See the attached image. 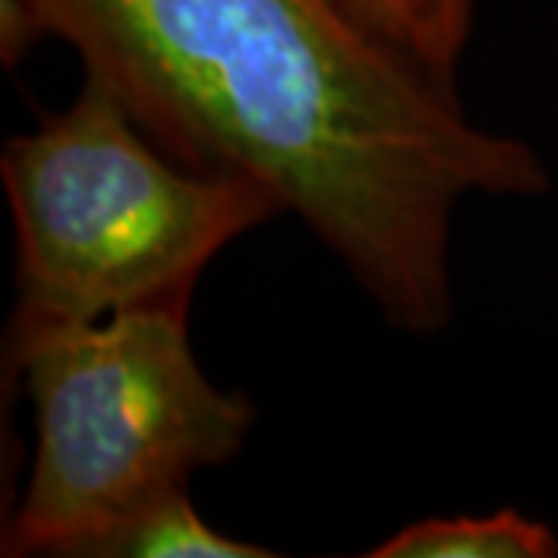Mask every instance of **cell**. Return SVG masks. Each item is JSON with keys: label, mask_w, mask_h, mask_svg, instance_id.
Listing matches in <instances>:
<instances>
[{"label": "cell", "mask_w": 558, "mask_h": 558, "mask_svg": "<svg viewBox=\"0 0 558 558\" xmlns=\"http://www.w3.org/2000/svg\"><path fill=\"white\" fill-rule=\"evenodd\" d=\"M32 7L168 156L258 180L407 332L450 319L459 202L549 183L534 146L475 124L348 0Z\"/></svg>", "instance_id": "obj_1"}, {"label": "cell", "mask_w": 558, "mask_h": 558, "mask_svg": "<svg viewBox=\"0 0 558 558\" xmlns=\"http://www.w3.org/2000/svg\"><path fill=\"white\" fill-rule=\"evenodd\" d=\"M190 301L10 329L7 373L35 410V462L3 556L87 558L153 499L236 457L255 410L190 344Z\"/></svg>", "instance_id": "obj_2"}, {"label": "cell", "mask_w": 558, "mask_h": 558, "mask_svg": "<svg viewBox=\"0 0 558 558\" xmlns=\"http://www.w3.org/2000/svg\"><path fill=\"white\" fill-rule=\"evenodd\" d=\"M0 178L16 233L10 329L190 301L223 245L282 211L258 180L168 156L87 75L69 109L7 140Z\"/></svg>", "instance_id": "obj_3"}, {"label": "cell", "mask_w": 558, "mask_h": 558, "mask_svg": "<svg viewBox=\"0 0 558 558\" xmlns=\"http://www.w3.org/2000/svg\"><path fill=\"white\" fill-rule=\"evenodd\" d=\"M558 537L515 509L425 519L400 527L366 558H556Z\"/></svg>", "instance_id": "obj_4"}, {"label": "cell", "mask_w": 558, "mask_h": 558, "mask_svg": "<svg viewBox=\"0 0 558 558\" xmlns=\"http://www.w3.org/2000/svg\"><path fill=\"white\" fill-rule=\"evenodd\" d=\"M270 549L220 534L202 519L190 490L153 499L100 537L87 558H267Z\"/></svg>", "instance_id": "obj_5"}, {"label": "cell", "mask_w": 558, "mask_h": 558, "mask_svg": "<svg viewBox=\"0 0 558 558\" xmlns=\"http://www.w3.org/2000/svg\"><path fill=\"white\" fill-rule=\"evenodd\" d=\"M381 38L425 69L457 84L472 20V0H348Z\"/></svg>", "instance_id": "obj_6"}, {"label": "cell", "mask_w": 558, "mask_h": 558, "mask_svg": "<svg viewBox=\"0 0 558 558\" xmlns=\"http://www.w3.org/2000/svg\"><path fill=\"white\" fill-rule=\"evenodd\" d=\"M40 38L32 0H0V60L7 69H16Z\"/></svg>", "instance_id": "obj_7"}]
</instances>
